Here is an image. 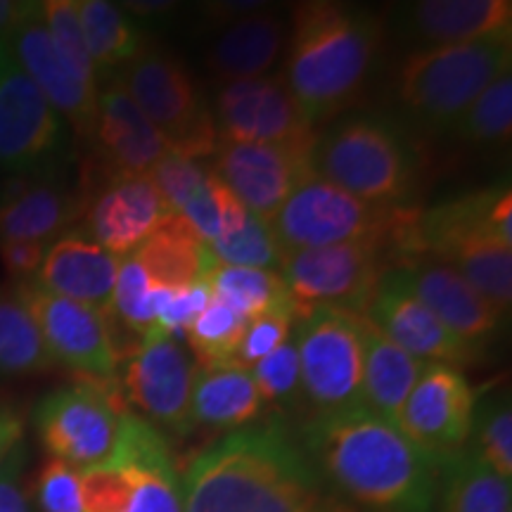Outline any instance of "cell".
<instances>
[{
    "instance_id": "ee69618b",
    "label": "cell",
    "mask_w": 512,
    "mask_h": 512,
    "mask_svg": "<svg viewBox=\"0 0 512 512\" xmlns=\"http://www.w3.org/2000/svg\"><path fill=\"white\" fill-rule=\"evenodd\" d=\"M294 320H297L294 302L280 304L271 311L261 313V316L247 320L238 351H235V363L242 368H252L254 363H259L261 358L292 337Z\"/></svg>"
},
{
    "instance_id": "277c9868",
    "label": "cell",
    "mask_w": 512,
    "mask_h": 512,
    "mask_svg": "<svg viewBox=\"0 0 512 512\" xmlns=\"http://www.w3.org/2000/svg\"><path fill=\"white\" fill-rule=\"evenodd\" d=\"M418 216V204H373L313 176L268 223L283 252L377 240L392 247L401 266L420 256Z\"/></svg>"
},
{
    "instance_id": "836d02e7",
    "label": "cell",
    "mask_w": 512,
    "mask_h": 512,
    "mask_svg": "<svg viewBox=\"0 0 512 512\" xmlns=\"http://www.w3.org/2000/svg\"><path fill=\"white\" fill-rule=\"evenodd\" d=\"M211 297H216L240 318L252 320L275 306L292 302L280 273L264 268L226 266L216 261L207 275Z\"/></svg>"
},
{
    "instance_id": "7a4b0ae2",
    "label": "cell",
    "mask_w": 512,
    "mask_h": 512,
    "mask_svg": "<svg viewBox=\"0 0 512 512\" xmlns=\"http://www.w3.org/2000/svg\"><path fill=\"white\" fill-rule=\"evenodd\" d=\"M299 446L358 512H437L439 467L394 422L368 408L311 415Z\"/></svg>"
},
{
    "instance_id": "7bdbcfd3",
    "label": "cell",
    "mask_w": 512,
    "mask_h": 512,
    "mask_svg": "<svg viewBox=\"0 0 512 512\" xmlns=\"http://www.w3.org/2000/svg\"><path fill=\"white\" fill-rule=\"evenodd\" d=\"M147 178H150L159 195H162V200L166 202L171 214H178L183 204L197 190L204 188V183L209 178V164H204L202 159H192L169 150L152 166Z\"/></svg>"
},
{
    "instance_id": "4fadbf2b",
    "label": "cell",
    "mask_w": 512,
    "mask_h": 512,
    "mask_svg": "<svg viewBox=\"0 0 512 512\" xmlns=\"http://www.w3.org/2000/svg\"><path fill=\"white\" fill-rule=\"evenodd\" d=\"M81 221L86 238L114 256H128L143 245L171 214L147 176H114L88 162L81 181Z\"/></svg>"
},
{
    "instance_id": "60d3db41",
    "label": "cell",
    "mask_w": 512,
    "mask_h": 512,
    "mask_svg": "<svg viewBox=\"0 0 512 512\" xmlns=\"http://www.w3.org/2000/svg\"><path fill=\"white\" fill-rule=\"evenodd\" d=\"M211 299V287L207 280L188 287H155L152 285V311H155V332L152 335H169L178 339L185 337L204 311Z\"/></svg>"
},
{
    "instance_id": "f6af8a7d",
    "label": "cell",
    "mask_w": 512,
    "mask_h": 512,
    "mask_svg": "<svg viewBox=\"0 0 512 512\" xmlns=\"http://www.w3.org/2000/svg\"><path fill=\"white\" fill-rule=\"evenodd\" d=\"M36 498L41 512H83L79 470L53 458L38 475Z\"/></svg>"
},
{
    "instance_id": "2e32d148",
    "label": "cell",
    "mask_w": 512,
    "mask_h": 512,
    "mask_svg": "<svg viewBox=\"0 0 512 512\" xmlns=\"http://www.w3.org/2000/svg\"><path fill=\"white\" fill-rule=\"evenodd\" d=\"M15 294L34 318L55 366L62 363L86 380H117L114 351L105 313L38 287L34 280L15 285Z\"/></svg>"
},
{
    "instance_id": "8fae6325",
    "label": "cell",
    "mask_w": 512,
    "mask_h": 512,
    "mask_svg": "<svg viewBox=\"0 0 512 512\" xmlns=\"http://www.w3.org/2000/svg\"><path fill=\"white\" fill-rule=\"evenodd\" d=\"M294 339L302 401L313 415L363 406L361 313L313 309L299 318Z\"/></svg>"
},
{
    "instance_id": "f5cc1de1",
    "label": "cell",
    "mask_w": 512,
    "mask_h": 512,
    "mask_svg": "<svg viewBox=\"0 0 512 512\" xmlns=\"http://www.w3.org/2000/svg\"><path fill=\"white\" fill-rule=\"evenodd\" d=\"M0 188H3V181H0Z\"/></svg>"
},
{
    "instance_id": "603a6c76",
    "label": "cell",
    "mask_w": 512,
    "mask_h": 512,
    "mask_svg": "<svg viewBox=\"0 0 512 512\" xmlns=\"http://www.w3.org/2000/svg\"><path fill=\"white\" fill-rule=\"evenodd\" d=\"M64 174L12 176L0 188V242H53L81 221V192Z\"/></svg>"
},
{
    "instance_id": "d4e9b609",
    "label": "cell",
    "mask_w": 512,
    "mask_h": 512,
    "mask_svg": "<svg viewBox=\"0 0 512 512\" xmlns=\"http://www.w3.org/2000/svg\"><path fill=\"white\" fill-rule=\"evenodd\" d=\"M119 266V256L95 245L79 228H72L50 242L34 283L57 297L105 313L112 304Z\"/></svg>"
},
{
    "instance_id": "c3c4849f",
    "label": "cell",
    "mask_w": 512,
    "mask_h": 512,
    "mask_svg": "<svg viewBox=\"0 0 512 512\" xmlns=\"http://www.w3.org/2000/svg\"><path fill=\"white\" fill-rule=\"evenodd\" d=\"M24 444V415L15 403L0 399V470L17 446Z\"/></svg>"
},
{
    "instance_id": "4316f807",
    "label": "cell",
    "mask_w": 512,
    "mask_h": 512,
    "mask_svg": "<svg viewBox=\"0 0 512 512\" xmlns=\"http://www.w3.org/2000/svg\"><path fill=\"white\" fill-rule=\"evenodd\" d=\"M192 422L216 432H235L254 425L264 411L252 370L238 363L197 368L192 384Z\"/></svg>"
},
{
    "instance_id": "44dd1931",
    "label": "cell",
    "mask_w": 512,
    "mask_h": 512,
    "mask_svg": "<svg viewBox=\"0 0 512 512\" xmlns=\"http://www.w3.org/2000/svg\"><path fill=\"white\" fill-rule=\"evenodd\" d=\"M370 323L389 342L422 363L463 366L479 356L453 335L425 304L418 302L392 273H384L380 285L363 311Z\"/></svg>"
},
{
    "instance_id": "3957f363",
    "label": "cell",
    "mask_w": 512,
    "mask_h": 512,
    "mask_svg": "<svg viewBox=\"0 0 512 512\" xmlns=\"http://www.w3.org/2000/svg\"><path fill=\"white\" fill-rule=\"evenodd\" d=\"M384 17L335 0L294 5L283 81L313 126L363 98L384 50Z\"/></svg>"
},
{
    "instance_id": "5bb4252c",
    "label": "cell",
    "mask_w": 512,
    "mask_h": 512,
    "mask_svg": "<svg viewBox=\"0 0 512 512\" xmlns=\"http://www.w3.org/2000/svg\"><path fill=\"white\" fill-rule=\"evenodd\" d=\"M475 411V389L456 366L425 363L396 427L441 467L467 448Z\"/></svg>"
},
{
    "instance_id": "f546056e",
    "label": "cell",
    "mask_w": 512,
    "mask_h": 512,
    "mask_svg": "<svg viewBox=\"0 0 512 512\" xmlns=\"http://www.w3.org/2000/svg\"><path fill=\"white\" fill-rule=\"evenodd\" d=\"M83 41L98 79H110L145 50L143 31L121 5L107 0H79Z\"/></svg>"
},
{
    "instance_id": "83f0119b",
    "label": "cell",
    "mask_w": 512,
    "mask_h": 512,
    "mask_svg": "<svg viewBox=\"0 0 512 512\" xmlns=\"http://www.w3.org/2000/svg\"><path fill=\"white\" fill-rule=\"evenodd\" d=\"M363 408L389 422H399L401 408L425 363L389 342L361 313Z\"/></svg>"
},
{
    "instance_id": "ba28073f",
    "label": "cell",
    "mask_w": 512,
    "mask_h": 512,
    "mask_svg": "<svg viewBox=\"0 0 512 512\" xmlns=\"http://www.w3.org/2000/svg\"><path fill=\"white\" fill-rule=\"evenodd\" d=\"M112 79H117L133 105L162 133L169 150L192 159L214 157L219 147L214 117L176 55L145 48Z\"/></svg>"
},
{
    "instance_id": "4dcf8cb0",
    "label": "cell",
    "mask_w": 512,
    "mask_h": 512,
    "mask_svg": "<svg viewBox=\"0 0 512 512\" xmlns=\"http://www.w3.org/2000/svg\"><path fill=\"white\" fill-rule=\"evenodd\" d=\"M121 512H183V484L169 441L140 418L138 422V477Z\"/></svg>"
},
{
    "instance_id": "6da1fadb",
    "label": "cell",
    "mask_w": 512,
    "mask_h": 512,
    "mask_svg": "<svg viewBox=\"0 0 512 512\" xmlns=\"http://www.w3.org/2000/svg\"><path fill=\"white\" fill-rule=\"evenodd\" d=\"M181 484L183 512H358L323 482L275 418L202 448Z\"/></svg>"
},
{
    "instance_id": "d6a6232c",
    "label": "cell",
    "mask_w": 512,
    "mask_h": 512,
    "mask_svg": "<svg viewBox=\"0 0 512 512\" xmlns=\"http://www.w3.org/2000/svg\"><path fill=\"white\" fill-rule=\"evenodd\" d=\"M55 368L34 318L15 290H0V377H27Z\"/></svg>"
},
{
    "instance_id": "7dc6e473",
    "label": "cell",
    "mask_w": 512,
    "mask_h": 512,
    "mask_svg": "<svg viewBox=\"0 0 512 512\" xmlns=\"http://www.w3.org/2000/svg\"><path fill=\"white\" fill-rule=\"evenodd\" d=\"M27 465V446L12 451L3 470H0V512H31L29 494L24 489L22 475Z\"/></svg>"
},
{
    "instance_id": "9a60e30c",
    "label": "cell",
    "mask_w": 512,
    "mask_h": 512,
    "mask_svg": "<svg viewBox=\"0 0 512 512\" xmlns=\"http://www.w3.org/2000/svg\"><path fill=\"white\" fill-rule=\"evenodd\" d=\"M219 143L316 145V126L287 91L283 76L230 81L216 91L214 110Z\"/></svg>"
},
{
    "instance_id": "7c38bea8",
    "label": "cell",
    "mask_w": 512,
    "mask_h": 512,
    "mask_svg": "<svg viewBox=\"0 0 512 512\" xmlns=\"http://www.w3.org/2000/svg\"><path fill=\"white\" fill-rule=\"evenodd\" d=\"M69 133L60 114L0 46V171L10 176L64 174Z\"/></svg>"
},
{
    "instance_id": "cb8c5ba5",
    "label": "cell",
    "mask_w": 512,
    "mask_h": 512,
    "mask_svg": "<svg viewBox=\"0 0 512 512\" xmlns=\"http://www.w3.org/2000/svg\"><path fill=\"white\" fill-rule=\"evenodd\" d=\"M401 29L418 48L505 41L512 36L510 0H420L401 10Z\"/></svg>"
},
{
    "instance_id": "30bf717a",
    "label": "cell",
    "mask_w": 512,
    "mask_h": 512,
    "mask_svg": "<svg viewBox=\"0 0 512 512\" xmlns=\"http://www.w3.org/2000/svg\"><path fill=\"white\" fill-rule=\"evenodd\" d=\"M128 411L117 380L64 384L43 396L34 408V425L46 451L74 470H88L110 458Z\"/></svg>"
},
{
    "instance_id": "ab89813d",
    "label": "cell",
    "mask_w": 512,
    "mask_h": 512,
    "mask_svg": "<svg viewBox=\"0 0 512 512\" xmlns=\"http://www.w3.org/2000/svg\"><path fill=\"white\" fill-rule=\"evenodd\" d=\"M211 254L219 264L240 266V268H264V271H275L283 259V249L275 240L271 223L254 211H249L245 226L238 233L219 238L209 245Z\"/></svg>"
},
{
    "instance_id": "d6986e66",
    "label": "cell",
    "mask_w": 512,
    "mask_h": 512,
    "mask_svg": "<svg viewBox=\"0 0 512 512\" xmlns=\"http://www.w3.org/2000/svg\"><path fill=\"white\" fill-rule=\"evenodd\" d=\"M389 273L472 351L482 354L496 339L503 316L453 266L432 256H415Z\"/></svg>"
},
{
    "instance_id": "7402d4cb",
    "label": "cell",
    "mask_w": 512,
    "mask_h": 512,
    "mask_svg": "<svg viewBox=\"0 0 512 512\" xmlns=\"http://www.w3.org/2000/svg\"><path fill=\"white\" fill-rule=\"evenodd\" d=\"M91 150L93 162L107 174L147 176L169 152V145L110 76L100 81Z\"/></svg>"
},
{
    "instance_id": "e575fe53",
    "label": "cell",
    "mask_w": 512,
    "mask_h": 512,
    "mask_svg": "<svg viewBox=\"0 0 512 512\" xmlns=\"http://www.w3.org/2000/svg\"><path fill=\"white\" fill-rule=\"evenodd\" d=\"M448 133L470 147L508 145L512 133V72L498 76Z\"/></svg>"
},
{
    "instance_id": "f1b7e54d",
    "label": "cell",
    "mask_w": 512,
    "mask_h": 512,
    "mask_svg": "<svg viewBox=\"0 0 512 512\" xmlns=\"http://www.w3.org/2000/svg\"><path fill=\"white\" fill-rule=\"evenodd\" d=\"M155 287H188L207 280L216 259L207 242L178 214H169L131 254Z\"/></svg>"
},
{
    "instance_id": "8992f818",
    "label": "cell",
    "mask_w": 512,
    "mask_h": 512,
    "mask_svg": "<svg viewBox=\"0 0 512 512\" xmlns=\"http://www.w3.org/2000/svg\"><path fill=\"white\" fill-rule=\"evenodd\" d=\"M505 41L415 48L396 72V100L408 119L432 133H448L467 107L510 72Z\"/></svg>"
},
{
    "instance_id": "b9f144b4",
    "label": "cell",
    "mask_w": 512,
    "mask_h": 512,
    "mask_svg": "<svg viewBox=\"0 0 512 512\" xmlns=\"http://www.w3.org/2000/svg\"><path fill=\"white\" fill-rule=\"evenodd\" d=\"M252 377L256 389H259L261 401L278 403V406H292L302 401V377H299V356L294 339L290 337L285 344L254 363Z\"/></svg>"
},
{
    "instance_id": "9c48e42d",
    "label": "cell",
    "mask_w": 512,
    "mask_h": 512,
    "mask_svg": "<svg viewBox=\"0 0 512 512\" xmlns=\"http://www.w3.org/2000/svg\"><path fill=\"white\" fill-rule=\"evenodd\" d=\"M394 266L396 256L387 242L356 240L283 252L278 268L297 318H304L313 309L363 313L382 275Z\"/></svg>"
},
{
    "instance_id": "8d00e7d4",
    "label": "cell",
    "mask_w": 512,
    "mask_h": 512,
    "mask_svg": "<svg viewBox=\"0 0 512 512\" xmlns=\"http://www.w3.org/2000/svg\"><path fill=\"white\" fill-rule=\"evenodd\" d=\"M467 453L505 482L512 479V408L508 401L491 399L477 406Z\"/></svg>"
},
{
    "instance_id": "484cf974",
    "label": "cell",
    "mask_w": 512,
    "mask_h": 512,
    "mask_svg": "<svg viewBox=\"0 0 512 512\" xmlns=\"http://www.w3.org/2000/svg\"><path fill=\"white\" fill-rule=\"evenodd\" d=\"M287 24L278 10L261 8L223 31L207 50V69L221 83L261 79L283 53Z\"/></svg>"
},
{
    "instance_id": "ac0fdd59",
    "label": "cell",
    "mask_w": 512,
    "mask_h": 512,
    "mask_svg": "<svg viewBox=\"0 0 512 512\" xmlns=\"http://www.w3.org/2000/svg\"><path fill=\"white\" fill-rule=\"evenodd\" d=\"M313 147L219 143L211 169L249 211L271 221L292 192L316 176Z\"/></svg>"
},
{
    "instance_id": "681fc988",
    "label": "cell",
    "mask_w": 512,
    "mask_h": 512,
    "mask_svg": "<svg viewBox=\"0 0 512 512\" xmlns=\"http://www.w3.org/2000/svg\"><path fill=\"white\" fill-rule=\"evenodd\" d=\"M261 8H266V5L254 3V0H249V3H242V0H230V3H207L202 12L214 24H223V27H228V24L238 22V19L252 15V12L261 10Z\"/></svg>"
},
{
    "instance_id": "1f68e13d",
    "label": "cell",
    "mask_w": 512,
    "mask_h": 512,
    "mask_svg": "<svg viewBox=\"0 0 512 512\" xmlns=\"http://www.w3.org/2000/svg\"><path fill=\"white\" fill-rule=\"evenodd\" d=\"M439 512H512V486L463 451L439 467Z\"/></svg>"
},
{
    "instance_id": "e0dca14e",
    "label": "cell",
    "mask_w": 512,
    "mask_h": 512,
    "mask_svg": "<svg viewBox=\"0 0 512 512\" xmlns=\"http://www.w3.org/2000/svg\"><path fill=\"white\" fill-rule=\"evenodd\" d=\"M195 373V361L174 337L150 335L126 361L119 387L126 403L155 430L188 437L195 432L190 408Z\"/></svg>"
},
{
    "instance_id": "816d5d0a",
    "label": "cell",
    "mask_w": 512,
    "mask_h": 512,
    "mask_svg": "<svg viewBox=\"0 0 512 512\" xmlns=\"http://www.w3.org/2000/svg\"><path fill=\"white\" fill-rule=\"evenodd\" d=\"M171 8H176L174 3H166V0H155V3H124V10L128 15H164V12H169Z\"/></svg>"
},
{
    "instance_id": "f907efd6",
    "label": "cell",
    "mask_w": 512,
    "mask_h": 512,
    "mask_svg": "<svg viewBox=\"0 0 512 512\" xmlns=\"http://www.w3.org/2000/svg\"><path fill=\"white\" fill-rule=\"evenodd\" d=\"M31 8L34 3H24V0H0V46H10L12 34Z\"/></svg>"
},
{
    "instance_id": "f35d334b",
    "label": "cell",
    "mask_w": 512,
    "mask_h": 512,
    "mask_svg": "<svg viewBox=\"0 0 512 512\" xmlns=\"http://www.w3.org/2000/svg\"><path fill=\"white\" fill-rule=\"evenodd\" d=\"M110 313L128 335L140 342L155 332V311H152V283L131 254L121 259L117 283H114Z\"/></svg>"
},
{
    "instance_id": "74e56055",
    "label": "cell",
    "mask_w": 512,
    "mask_h": 512,
    "mask_svg": "<svg viewBox=\"0 0 512 512\" xmlns=\"http://www.w3.org/2000/svg\"><path fill=\"white\" fill-rule=\"evenodd\" d=\"M43 22L53 41L55 53L67 64V69L91 91H100V79L95 72L86 41H83L79 0H46L41 3Z\"/></svg>"
},
{
    "instance_id": "bcb514c9",
    "label": "cell",
    "mask_w": 512,
    "mask_h": 512,
    "mask_svg": "<svg viewBox=\"0 0 512 512\" xmlns=\"http://www.w3.org/2000/svg\"><path fill=\"white\" fill-rule=\"evenodd\" d=\"M50 242H27L8 240L0 242V264L17 283L34 280L38 268L43 264V256L48 252Z\"/></svg>"
},
{
    "instance_id": "ffe728a7",
    "label": "cell",
    "mask_w": 512,
    "mask_h": 512,
    "mask_svg": "<svg viewBox=\"0 0 512 512\" xmlns=\"http://www.w3.org/2000/svg\"><path fill=\"white\" fill-rule=\"evenodd\" d=\"M8 48L22 72L36 83L38 91L60 114L64 124L72 128L76 140L91 147L100 91L83 86L55 53L46 22H43L41 3H34L29 15L22 19Z\"/></svg>"
},
{
    "instance_id": "d590c367",
    "label": "cell",
    "mask_w": 512,
    "mask_h": 512,
    "mask_svg": "<svg viewBox=\"0 0 512 512\" xmlns=\"http://www.w3.org/2000/svg\"><path fill=\"white\" fill-rule=\"evenodd\" d=\"M245 325V318H240L233 309H228L216 297H211L209 304L204 306L200 316L192 320L183 337L192 351L195 366L214 368L235 363V351H238Z\"/></svg>"
},
{
    "instance_id": "5b68a950",
    "label": "cell",
    "mask_w": 512,
    "mask_h": 512,
    "mask_svg": "<svg viewBox=\"0 0 512 512\" xmlns=\"http://www.w3.org/2000/svg\"><path fill=\"white\" fill-rule=\"evenodd\" d=\"M318 178L373 204H415L420 159L394 121L358 114L330 126L313 147Z\"/></svg>"
},
{
    "instance_id": "52a82bcc",
    "label": "cell",
    "mask_w": 512,
    "mask_h": 512,
    "mask_svg": "<svg viewBox=\"0 0 512 512\" xmlns=\"http://www.w3.org/2000/svg\"><path fill=\"white\" fill-rule=\"evenodd\" d=\"M505 183L467 192L420 209V256L453 266L494 309L508 318L512 306V247L491 226V209Z\"/></svg>"
}]
</instances>
